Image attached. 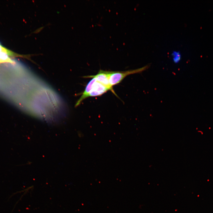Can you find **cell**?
I'll use <instances>...</instances> for the list:
<instances>
[{
  "label": "cell",
  "instance_id": "277c9868",
  "mask_svg": "<svg viewBox=\"0 0 213 213\" xmlns=\"http://www.w3.org/2000/svg\"><path fill=\"white\" fill-rule=\"evenodd\" d=\"M85 77L91 78H93L87 84L81 97L76 103L75 105V106H77L79 105L82 101L86 98L87 96L91 90L93 84L96 80V78L92 75L86 76Z\"/></svg>",
  "mask_w": 213,
  "mask_h": 213
},
{
  "label": "cell",
  "instance_id": "5b68a950",
  "mask_svg": "<svg viewBox=\"0 0 213 213\" xmlns=\"http://www.w3.org/2000/svg\"><path fill=\"white\" fill-rule=\"evenodd\" d=\"M171 54L174 62L178 63L180 62L181 58V55L179 51H173Z\"/></svg>",
  "mask_w": 213,
  "mask_h": 213
},
{
  "label": "cell",
  "instance_id": "3957f363",
  "mask_svg": "<svg viewBox=\"0 0 213 213\" xmlns=\"http://www.w3.org/2000/svg\"><path fill=\"white\" fill-rule=\"evenodd\" d=\"M96 78L97 80L107 87L111 90L112 87L110 85L109 81V71L100 70L96 75H92Z\"/></svg>",
  "mask_w": 213,
  "mask_h": 213
},
{
  "label": "cell",
  "instance_id": "7a4b0ae2",
  "mask_svg": "<svg viewBox=\"0 0 213 213\" xmlns=\"http://www.w3.org/2000/svg\"><path fill=\"white\" fill-rule=\"evenodd\" d=\"M109 90H110V89L96 80L91 90L87 96L86 98L89 97H94L101 95Z\"/></svg>",
  "mask_w": 213,
  "mask_h": 213
},
{
  "label": "cell",
  "instance_id": "6da1fadb",
  "mask_svg": "<svg viewBox=\"0 0 213 213\" xmlns=\"http://www.w3.org/2000/svg\"><path fill=\"white\" fill-rule=\"evenodd\" d=\"M149 66L146 65L135 70L126 71H109V81L110 85H113L120 83L127 76L141 72L146 69Z\"/></svg>",
  "mask_w": 213,
  "mask_h": 213
}]
</instances>
